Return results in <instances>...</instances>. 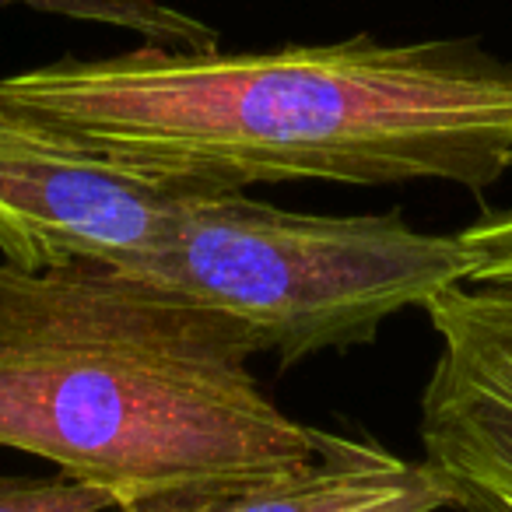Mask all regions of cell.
Segmentation results:
<instances>
[{
	"label": "cell",
	"mask_w": 512,
	"mask_h": 512,
	"mask_svg": "<svg viewBox=\"0 0 512 512\" xmlns=\"http://www.w3.org/2000/svg\"><path fill=\"white\" fill-rule=\"evenodd\" d=\"M190 190L155 183L0 102V253L18 271H141L172 239Z\"/></svg>",
	"instance_id": "obj_4"
},
{
	"label": "cell",
	"mask_w": 512,
	"mask_h": 512,
	"mask_svg": "<svg viewBox=\"0 0 512 512\" xmlns=\"http://www.w3.org/2000/svg\"><path fill=\"white\" fill-rule=\"evenodd\" d=\"M0 8H29L43 15L74 18V22L127 29L137 32L144 43L172 46V50H218L221 46L218 29L162 0H0Z\"/></svg>",
	"instance_id": "obj_7"
},
{
	"label": "cell",
	"mask_w": 512,
	"mask_h": 512,
	"mask_svg": "<svg viewBox=\"0 0 512 512\" xmlns=\"http://www.w3.org/2000/svg\"><path fill=\"white\" fill-rule=\"evenodd\" d=\"M228 313L109 264H0V446L50 460L120 509L221 498L316 460L249 372Z\"/></svg>",
	"instance_id": "obj_2"
},
{
	"label": "cell",
	"mask_w": 512,
	"mask_h": 512,
	"mask_svg": "<svg viewBox=\"0 0 512 512\" xmlns=\"http://www.w3.org/2000/svg\"><path fill=\"white\" fill-rule=\"evenodd\" d=\"M130 274V271H127ZM137 278L228 313L260 355L295 365L372 344L390 316L467 281L460 235L390 214H299L249 193L190 190L172 239Z\"/></svg>",
	"instance_id": "obj_3"
},
{
	"label": "cell",
	"mask_w": 512,
	"mask_h": 512,
	"mask_svg": "<svg viewBox=\"0 0 512 512\" xmlns=\"http://www.w3.org/2000/svg\"><path fill=\"white\" fill-rule=\"evenodd\" d=\"M120 505L106 491L57 477H8L0 474V512H113Z\"/></svg>",
	"instance_id": "obj_8"
},
{
	"label": "cell",
	"mask_w": 512,
	"mask_h": 512,
	"mask_svg": "<svg viewBox=\"0 0 512 512\" xmlns=\"http://www.w3.org/2000/svg\"><path fill=\"white\" fill-rule=\"evenodd\" d=\"M0 102L176 190L456 183L512 169V64L474 39L264 53L144 43L0 78Z\"/></svg>",
	"instance_id": "obj_1"
},
{
	"label": "cell",
	"mask_w": 512,
	"mask_h": 512,
	"mask_svg": "<svg viewBox=\"0 0 512 512\" xmlns=\"http://www.w3.org/2000/svg\"><path fill=\"white\" fill-rule=\"evenodd\" d=\"M456 488L428 460H407L376 439L320 432L313 463L253 491L190 498V512H446Z\"/></svg>",
	"instance_id": "obj_6"
},
{
	"label": "cell",
	"mask_w": 512,
	"mask_h": 512,
	"mask_svg": "<svg viewBox=\"0 0 512 512\" xmlns=\"http://www.w3.org/2000/svg\"><path fill=\"white\" fill-rule=\"evenodd\" d=\"M463 509H470V512H512V495L509 491H474V495H467Z\"/></svg>",
	"instance_id": "obj_10"
},
{
	"label": "cell",
	"mask_w": 512,
	"mask_h": 512,
	"mask_svg": "<svg viewBox=\"0 0 512 512\" xmlns=\"http://www.w3.org/2000/svg\"><path fill=\"white\" fill-rule=\"evenodd\" d=\"M460 512H470V509H460Z\"/></svg>",
	"instance_id": "obj_12"
},
{
	"label": "cell",
	"mask_w": 512,
	"mask_h": 512,
	"mask_svg": "<svg viewBox=\"0 0 512 512\" xmlns=\"http://www.w3.org/2000/svg\"><path fill=\"white\" fill-rule=\"evenodd\" d=\"M439 358L421 393L425 460L460 495H512V281L460 285L425 306Z\"/></svg>",
	"instance_id": "obj_5"
},
{
	"label": "cell",
	"mask_w": 512,
	"mask_h": 512,
	"mask_svg": "<svg viewBox=\"0 0 512 512\" xmlns=\"http://www.w3.org/2000/svg\"><path fill=\"white\" fill-rule=\"evenodd\" d=\"M113 512H190V498L186 502H155V505H137V509H113Z\"/></svg>",
	"instance_id": "obj_11"
},
{
	"label": "cell",
	"mask_w": 512,
	"mask_h": 512,
	"mask_svg": "<svg viewBox=\"0 0 512 512\" xmlns=\"http://www.w3.org/2000/svg\"><path fill=\"white\" fill-rule=\"evenodd\" d=\"M467 249L470 285H495L512 281V207L477 218L463 232H456Z\"/></svg>",
	"instance_id": "obj_9"
}]
</instances>
